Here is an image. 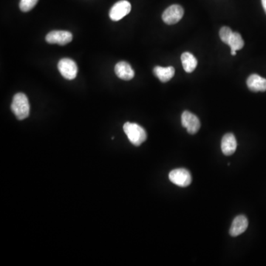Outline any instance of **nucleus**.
Masks as SVG:
<instances>
[{
  "instance_id": "obj_18",
  "label": "nucleus",
  "mask_w": 266,
  "mask_h": 266,
  "mask_svg": "<svg viewBox=\"0 0 266 266\" xmlns=\"http://www.w3.org/2000/svg\"><path fill=\"white\" fill-rule=\"evenodd\" d=\"M261 2L263 9H264L265 12H266V0H261Z\"/></svg>"
},
{
  "instance_id": "obj_10",
  "label": "nucleus",
  "mask_w": 266,
  "mask_h": 266,
  "mask_svg": "<svg viewBox=\"0 0 266 266\" xmlns=\"http://www.w3.org/2000/svg\"><path fill=\"white\" fill-rule=\"evenodd\" d=\"M115 73L116 76L123 80L130 81L135 76V71L132 68L131 65L126 62H120L115 66Z\"/></svg>"
},
{
  "instance_id": "obj_15",
  "label": "nucleus",
  "mask_w": 266,
  "mask_h": 266,
  "mask_svg": "<svg viewBox=\"0 0 266 266\" xmlns=\"http://www.w3.org/2000/svg\"><path fill=\"white\" fill-rule=\"evenodd\" d=\"M228 45L231 48V51H237L244 46V41L239 33L234 32Z\"/></svg>"
},
{
  "instance_id": "obj_2",
  "label": "nucleus",
  "mask_w": 266,
  "mask_h": 266,
  "mask_svg": "<svg viewBox=\"0 0 266 266\" xmlns=\"http://www.w3.org/2000/svg\"><path fill=\"white\" fill-rule=\"evenodd\" d=\"M124 131L130 142L136 147L141 145L147 140V132L141 126L135 123H125Z\"/></svg>"
},
{
  "instance_id": "obj_7",
  "label": "nucleus",
  "mask_w": 266,
  "mask_h": 266,
  "mask_svg": "<svg viewBox=\"0 0 266 266\" xmlns=\"http://www.w3.org/2000/svg\"><path fill=\"white\" fill-rule=\"evenodd\" d=\"M169 178L171 182L181 187H186L192 183V176L190 172L186 169H176L169 174Z\"/></svg>"
},
{
  "instance_id": "obj_1",
  "label": "nucleus",
  "mask_w": 266,
  "mask_h": 266,
  "mask_svg": "<svg viewBox=\"0 0 266 266\" xmlns=\"http://www.w3.org/2000/svg\"><path fill=\"white\" fill-rule=\"evenodd\" d=\"M11 107L13 113L19 120L25 119L29 116V101L26 95L24 93H17L14 96Z\"/></svg>"
},
{
  "instance_id": "obj_6",
  "label": "nucleus",
  "mask_w": 266,
  "mask_h": 266,
  "mask_svg": "<svg viewBox=\"0 0 266 266\" xmlns=\"http://www.w3.org/2000/svg\"><path fill=\"white\" fill-rule=\"evenodd\" d=\"M45 40L49 44H57V45H67L73 40V34L69 31H53L48 33Z\"/></svg>"
},
{
  "instance_id": "obj_5",
  "label": "nucleus",
  "mask_w": 266,
  "mask_h": 266,
  "mask_svg": "<svg viewBox=\"0 0 266 266\" xmlns=\"http://www.w3.org/2000/svg\"><path fill=\"white\" fill-rule=\"evenodd\" d=\"M131 4L127 0H121L116 2L110 11V19L113 21H119L130 14L131 11Z\"/></svg>"
},
{
  "instance_id": "obj_16",
  "label": "nucleus",
  "mask_w": 266,
  "mask_h": 266,
  "mask_svg": "<svg viewBox=\"0 0 266 266\" xmlns=\"http://www.w3.org/2000/svg\"><path fill=\"white\" fill-rule=\"evenodd\" d=\"M39 0H20L19 8L22 12H28L36 6Z\"/></svg>"
},
{
  "instance_id": "obj_14",
  "label": "nucleus",
  "mask_w": 266,
  "mask_h": 266,
  "mask_svg": "<svg viewBox=\"0 0 266 266\" xmlns=\"http://www.w3.org/2000/svg\"><path fill=\"white\" fill-rule=\"evenodd\" d=\"M181 62H182L183 67L186 73H192L198 65V60L196 58L189 52L183 53L181 55Z\"/></svg>"
},
{
  "instance_id": "obj_3",
  "label": "nucleus",
  "mask_w": 266,
  "mask_h": 266,
  "mask_svg": "<svg viewBox=\"0 0 266 266\" xmlns=\"http://www.w3.org/2000/svg\"><path fill=\"white\" fill-rule=\"evenodd\" d=\"M184 14V10L179 5H172L168 7L162 14V19L169 25L178 23Z\"/></svg>"
},
{
  "instance_id": "obj_13",
  "label": "nucleus",
  "mask_w": 266,
  "mask_h": 266,
  "mask_svg": "<svg viewBox=\"0 0 266 266\" xmlns=\"http://www.w3.org/2000/svg\"><path fill=\"white\" fill-rule=\"evenodd\" d=\"M154 74L158 78L161 82H167L175 76V68L173 66H169L167 67L156 66L153 70Z\"/></svg>"
},
{
  "instance_id": "obj_8",
  "label": "nucleus",
  "mask_w": 266,
  "mask_h": 266,
  "mask_svg": "<svg viewBox=\"0 0 266 266\" xmlns=\"http://www.w3.org/2000/svg\"><path fill=\"white\" fill-rule=\"evenodd\" d=\"M181 123L183 127L187 130L191 135H195L200 128V122L199 118L193 113L189 111H184L181 116Z\"/></svg>"
},
{
  "instance_id": "obj_19",
  "label": "nucleus",
  "mask_w": 266,
  "mask_h": 266,
  "mask_svg": "<svg viewBox=\"0 0 266 266\" xmlns=\"http://www.w3.org/2000/svg\"><path fill=\"white\" fill-rule=\"evenodd\" d=\"M231 54H232V56H235V55L237 54V53H236V51H231Z\"/></svg>"
},
{
  "instance_id": "obj_9",
  "label": "nucleus",
  "mask_w": 266,
  "mask_h": 266,
  "mask_svg": "<svg viewBox=\"0 0 266 266\" xmlns=\"http://www.w3.org/2000/svg\"><path fill=\"white\" fill-rule=\"evenodd\" d=\"M249 226L248 219L244 215H238L234 219L231 226L229 234L232 237H237L246 232Z\"/></svg>"
},
{
  "instance_id": "obj_17",
  "label": "nucleus",
  "mask_w": 266,
  "mask_h": 266,
  "mask_svg": "<svg viewBox=\"0 0 266 266\" xmlns=\"http://www.w3.org/2000/svg\"><path fill=\"white\" fill-rule=\"evenodd\" d=\"M233 33L234 32L229 27L224 26L220 28V33L219 34H220V38L222 42L228 45L232 34H233Z\"/></svg>"
},
{
  "instance_id": "obj_12",
  "label": "nucleus",
  "mask_w": 266,
  "mask_h": 266,
  "mask_svg": "<svg viewBox=\"0 0 266 266\" xmlns=\"http://www.w3.org/2000/svg\"><path fill=\"white\" fill-rule=\"evenodd\" d=\"M248 87L252 92L266 91V79L257 74H252L248 78Z\"/></svg>"
},
{
  "instance_id": "obj_11",
  "label": "nucleus",
  "mask_w": 266,
  "mask_h": 266,
  "mask_svg": "<svg viewBox=\"0 0 266 266\" xmlns=\"http://www.w3.org/2000/svg\"><path fill=\"white\" fill-rule=\"evenodd\" d=\"M237 149V141L232 133H227L222 138L221 150L225 155H232Z\"/></svg>"
},
{
  "instance_id": "obj_4",
  "label": "nucleus",
  "mask_w": 266,
  "mask_h": 266,
  "mask_svg": "<svg viewBox=\"0 0 266 266\" xmlns=\"http://www.w3.org/2000/svg\"><path fill=\"white\" fill-rule=\"evenodd\" d=\"M58 69L61 75L67 80H73L77 76V65L72 59L67 58L61 59L58 64Z\"/></svg>"
}]
</instances>
